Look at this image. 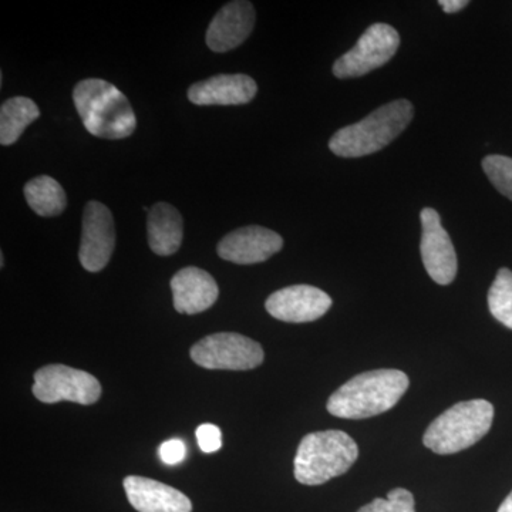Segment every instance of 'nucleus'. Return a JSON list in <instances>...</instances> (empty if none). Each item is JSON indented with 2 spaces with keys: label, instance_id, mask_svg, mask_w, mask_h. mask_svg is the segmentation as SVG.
<instances>
[{
  "label": "nucleus",
  "instance_id": "nucleus-3",
  "mask_svg": "<svg viewBox=\"0 0 512 512\" xmlns=\"http://www.w3.org/2000/svg\"><path fill=\"white\" fill-rule=\"evenodd\" d=\"M414 107L409 100H396L379 107L352 126L340 128L330 138L329 148L343 158L370 156L396 140L412 123Z\"/></svg>",
  "mask_w": 512,
  "mask_h": 512
},
{
  "label": "nucleus",
  "instance_id": "nucleus-18",
  "mask_svg": "<svg viewBox=\"0 0 512 512\" xmlns=\"http://www.w3.org/2000/svg\"><path fill=\"white\" fill-rule=\"evenodd\" d=\"M40 117V110L29 97L16 96L6 100L0 107V144L12 146Z\"/></svg>",
  "mask_w": 512,
  "mask_h": 512
},
{
  "label": "nucleus",
  "instance_id": "nucleus-12",
  "mask_svg": "<svg viewBox=\"0 0 512 512\" xmlns=\"http://www.w3.org/2000/svg\"><path fill=\"white\" fill-rule=\"evenodd\" d=\"M284 239L271 229L251 225L229 232L218 244V255L238 265L261 264L278 254Z\"/></svg>",
  "mask_w": 512,
  "mask_h": 512
},
{
  "label": "nucleus",
  "instance_id": "nucleus-6",
  "mask_svg": "<svg viewBox=\"0 0 512 512\" xmlns=\"http://www.w3.org/2000/svg\"><path fill=\"white\" fill-rule=\"evenodd\" d=\"M191 359L210 370H252L264 362V349L239 333H215L195 343Z\"/></svg>",
  "mask_w": 512,
  "mask_h": 512
},
{
  "label": "nucleus",
  "instance_id": "nucleus-11",
  "mask_svg": "<svg viewBox=\"0 0 512 512\" xmlns=\"http://www.w3.org/2000/svg\"><path fill=\"white\" fill-rule=\"evenodd\" d=\"M332 306L328 293L311 285L279 289L266 299L265 308L275 319L288 323L315 322Z\"/></svg>",
  "mask_w": 512,
  "mask_h": 512
},
{
  "label": "nucleus",
  "instance_id": "nucleus-14",
  "mask_svg": "<svg viewBox=\"0 0 512 512\" xmlns=\"http://www.w3.org/2000/svg\"><path fill=\"white\" fill-rule=\"evenodd\" d=\"M256 93L258 84L247 74H218L192 84L188 99L197 106H242Z\"/></svg>",
  "mask_w": 512,
  "mask_h": 512
},
{
  "label": "nucleus",
  "instance_id": "nucleus-20",
  "mask_svg": "<svg viewBox=\"0 0 512 512\" xmlns=\"http://www.w3.org/2000/svg\"><path fill=\"white\" fill-rule=\"evenodd\" d=\"M488 309L498 322L512 329V271L501 268L488 291Z\"/></svg>",
  "mask_w": 512,
  "mask_h": 512
},
{
  "label": "nucleus",
  "instance_id": "nucleus-7",
  "mask_svg": "<svg viewBox=\"0 0 512 512\" xmlns=\"http://www.w3.org/2000/svg\"><path fill=\"white\" fill-rule=\"evenodd\" d=\"M32 392L46 404L73 402L90 406L99 402L101 384L90 373L64 365H49L35 373Z\"/></svg>",
  "mask_w": 512,
  "mask_h": 512
},
{
  "label": "nucleus",
  "instance_id": "nucleus-15",
  "mask_svg": "<svg viewBox=\"0 0 512 512\" xmlns=\"http://www.w3.org/2000/svg\"><path fill=\"white\" fill-rule=\"evenodd\" d=\"M174 308L184 315H197L210 309L217 302L220 288L204 269L187 266L171 279Z\"/></svg>",
  "mask_w": 512,
  "mask_h": 512
},
{
  "label": "nucleus",
  "instance_id": "nucleus-25",
  "mask_svg": "<svg viewBox=\"0 0 512 512\" xmlns=\"http://www.w3.org/2000/svg\"><path fill=\"white\" fill-rule=\"evenodd\" d=\"M467 0H440L439 5L446 13H457L468 6Z\"/></svg>",
  "mask_w": 512,
  "mask_h": 512
},
{
  "label": "nucleus",
  "instance_id": "nucleus-26",
  "mask_svg": "<svg viewBox=\"0 0 512 512\" xmlns=\"http://www.w3.org/2000/svg\"><path fill=\"white\" fill-rule=\"evenodd\" d=\"M497 512H512V491L507 498H505L504 503L500 505Z\"/></svg>",
  "mask_w": 512,
  "mask_h": 512
},
{
  "label": "nucleus",
  "instance_id": "nucleus-16",
  "mask_svg": "<svg viewBox=\"0 0 512 512\" xmlns=\"http://www.w3.org/2000/svg\"><path fill=\"white\" fill-rule=\"evenodd\" d=\"M128 503L138 512H191L190 498L177 488L151 480L130 476L124 478Z\"/></svg>",
  "mask_w": 512,
  "mask_h": 512
},
{
  "label": "nucleus",
  "instance_id": "nucleus-4",
  "mask_svg": "<svg viewBox=\"0 0 512 512\" xmlns=\"http://www.w3.org/2000/svg\"><path fill=\"white\" fill-rule=\"evenodd\" d=\"M359 447L345 431H316L303 437L293 473L303 485H320L343 476L356 463Z\"/></svg>",
  "mask_w": 512,
  "mask_h": 512
},
{
  "label": "nucleus",
  "instance_id": "nucleus-27",
  "mask_svg": "<svg viewBox=\"0 0 512 512\" xmlns=\"http://www.w3.org/2000/svg\"><path fill=\"white\" fill-rule=\"evenodd\" d=\"M0 264H2V268L5 266V256L3 254H0Z\"/></svg>",
  "mask_w": 512,
  "mask_h": 512
},
{
  "label": "nucleus",
  "instance_id": "nucleus-24",
  "mask_svg": "<svg viewBox=\"0 0 512 512\" xmlns=\"http://www.w3.org/2000/svg\"><path fill=\"white\" fill-rule=\"evenodd\" d=\"M158 454H160L163 463L168 464V466H175V464H180L181 461H184L185 456H187V446H185L183 440L173 439L164 441L160 446V450H158Z\"/></svg>",
  "mask_w": 512,
  "mask_h": 512
},
{
  "label": "nucleus",
  "instance_id": "nucleus-22",
  "mask_svg": "<svg viewBox=\"0 0 512 512\" xmlns=\"http://www.w3.org/2000/svg\"><path fill=\"white\" fill-rule=\"evenodd\" d=\"M357 512H416L413 494L406 488H394L387 498H376Z\"/></svg>",
  "mask_w": 512,
  "mask_h": 512
},
{
  "label": "nucleus",
  "instance_id": "nucleus-23",
  "mask_svg": "<svg viewBox=\"0 0 512 512\" xmlns=\"http://www.w3.org/2000/svg\"><path fill=\"white\" fill-rule=\"evenodd\" d=\"M198 446L204 453H217L222 447V433L214 424H201L197 429Z\"/></svg>",
  "mask_w": 512,
  "mask_h": 512
},
{
  "label": "nucleus",
  "instance_id": "nucleus-10",
  "mask_svg": "<svg viewBox=\"0 0 512 512\" xmlns=\"http://www.w3.org/2000/svg\"><path fill=\"white\" fill-rule=\"evenodd\" d=\"M420 252L427 274L436 284L450 285L456 279L458 262L450 235L441 225L439 212L424 208L420 214Z\"/></svg>",
  "mask_w": 512,
  "mask_h": 512
},
{
  "label": "nucleus",
  "instance_id": "nucleus-21",
  "mask_svg": "<svg viewBox=\"0 0 512 512\" xmlns=\"http://www.w3.org/2000/svg\"><path fill=\"white\" fill-rule=\"evenodd\" d=\"M483 170L498 192L512 201V158L488 156L483 160Z\"/></svg>",
  "mask_w": 512,
  "mask_h": 512
},
{
  "label": "nucleus",
  "instance_id": "nucleus-13",
  "mask_svg": "<svg viewBox=\"0 0 512 512\" xmlns=\"http://www.w3.org/2000/svg\"><path fill=\"white\" fill-rule=\"evenodd\" d=\"M255 22V9L251 2L235 0L227 3L210 23L208 47L215 53L231 52L248 39Z\"/></svg>",
  "mask_w": 512,
  "mask_h": 512
},
{
  "label": "nucleus",
  "instance_id": "nucleus-1",
  "mask_svg": "<svg viewBox=\"0 0 512 512\" xmlns=\"http://www.w3.org/2000/svg\"><path fill=\"white\" fill-rule=\"evenodd\" d=\"M402 370L379 369L360 373L329 397L328 412L339 419L362 420L393 409L409 389Z\"/></svg>",
  "mask_w": 512,
  "mask_h": 512
},
{
  "label": "nucleus",
  "instance_id": "nucleus-8",
  "mask_svg": "<svg viewBox=\"0 0 512 512\" xmlns=\"http://www.w3.org/2000/svg\"><path fill=\"white\" fill-rule=\"evenodd\" d=\"M400 46L396 29L386 23H376L366 29L355 47L339 57L333 64V74L338 79H355L384 66Z\"/></svg>",
  "mask_w": 512,
  "mask_h": 512
},
{
  "label": "nucleus",
  "instance_id": "nucleus-9",
  "mask_svg": "<svg viewBox=\"0 0 512 512\" xmlns=\"http://www.w3.org/2000/svg\"><path fill=\"white\" fill-rule=\"evenodd\" d=\"M116 248V227L113 214L99 201H90L84 207L82 242L79 259L89 272H100L109 264Z\"/></svg>",
  "mask_w": 512,
  "mask_h": 512
},
{
  "label": "nucleus",
  "instance_id": "nucleus-19",
  "mask_svg": "<svg viewBox=\"0 0 512 512\" xmlns=\"http://www.w3.org/2000/svg\"><path fill=\"white\" fill-rule=\"evenodd\" d=\"M29 207L40 217H56L66 210L67 197L62 185L49 175H39L25 185Z\"/></svg>",
  "mask_w": 512,
  "mask_h": 512
},
{
  "label": "nucleus",
  "instance_id": "nucleus-2",
  "mask_svg": "<svg viewBox=\"0 0 512 512\" xmlns=\"http://www.w3.org/2000/svg\"><path fill=\"white\" fill-rule=\"evenodd\" d=\"M73 101L83 126L94 137L121 140L136 130V114L130 101L106 80L86 79L77 83Z\"/></svg>",
  "mask_w": 512,
  "mask_h": 512
},
{
  "label": "nucleus",
  "instance_id": "nucleus-5",
  "mask_svg": "<svg viewBox=\"0 0 512 512\" xmlns=\"http://www.w3.org/2000/svg\"><path fill=\"white\" fill-rule=\"evenodd\" d=\"M493 420L494 407L487 400L454 404L430 424L424 433V446L440 456L456 454L483 439Z\"/></svg>",
  "mask_w": 512,
  "mask_h": 512
},
{
  "label": "nucleus",
  "instance_id": "nucleus-17",
  "mask_svg": "<svg viewBox=\"0 0 512 512\" xmlns=\"http://www.w3.org/2000/svg\"><path fill=\"white\" fill-rule=\"evenodd\" d=\"M148 245L154 254L170 256L181 247L184 221L180 212L167 202H158L147 217Z\"/></svg>",
  "mask_w": 512,
  "mask_h": 512
}]
</instances>
